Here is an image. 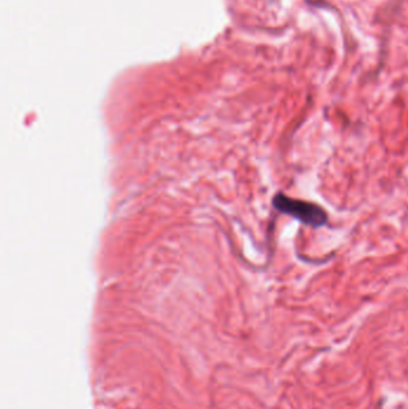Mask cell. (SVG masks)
Returning a JSON list of instances; mask_svg holds the SVG:
<instances>
[{"label": "cell", "instance_id": "6da1fadb", "mask_svg": "<svg viewBox=\"0 0 408 409\" xmlns=\"http://www.w3.org/2000/svg\"><path fill=\"white\" fill-rule=\"evenodd\" d=\"M273 203L279 212L289 214L311 228H321L328 221L326 211L315 203L287 198L284 194L276 195Z\"/></svg>", "mask_w": 408, "mask_h": 409}]
</instances>
